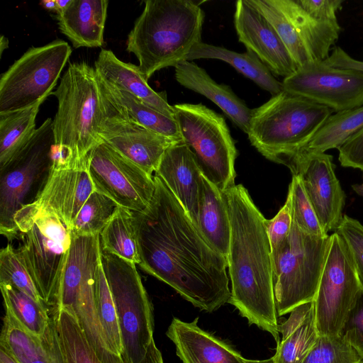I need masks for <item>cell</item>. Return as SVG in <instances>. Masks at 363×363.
Here are the masks:
<instances>
[{"label":"cell","mask_w":363,"mask_h":363,"mask_svg":"<svg viewBox=\"0 0 363 363\" xmlns=\"http://www.w3.org/2000/svg\"><path fill=\"white\" fill-rule=\"evenodd\" d=\"M153 177L149 205L135 212L138 265L194 306L213 312L230 298L227 260L207 242L163 181Z\"/></svg>","instance_id":"obj_1"},{"label":"cell","mask_w":363,"mask_h":363,"mask_svg":"<svg viewBox=\"0 0 363 363\" xmlns=\"http://www.w3.org/2000/svg\"><path fill=\"white\" fill-rule=\"evenodd\" d=\"M223 193L230 217L227 257L230 298L240 314L280 342L274 291L271 246L266 218L242 184Z\"/></svg>","instance_id":"obj_2"},{"label":"cell","mask_w":363,"mask_h":363,"mask_svg":"<svg viewBox=\"0 0 363 363\" xmlns=\"http://www.w3.org/2000/svg\"><path fill=\"white\" fill-rule=\"evenodd\" d=\"M52 119L55 144L50 168H87L93 150L103 143L99 135L103 95L94 67L69 63L57 89Z\"/></svg>","instance_id":"obj_3"},{"label":"cell","mask_w":363,"mask_h":363,"mask_svg":"<svg viewBox=\"0 0 363 363\" xmlns=\"http://www.w3.org/2000/svg\"><path fill=\"white\" fill-rule=\"evenodd\" d=\"M128 34L126 50L133 53L147 80L167 67L186 60L201 43L204 13L191 0H146Z\"/></svg>","instance_id":"obj_4"},{"label":"cell","mask_w":363,"mask_h":363,"mask_svg":"<svg viewBox=\"0 0 363 363\" xmlns=\"http://www.w3.org/2000/svg\"><path fill=\"white\" fill-rule=\"evenodd\" d=\"M333 113L328 107L282 91L252 109L248 138L267 159L285 164L306 147Z\"/></svg>","instance_id":"obj_5"},{"label":"cell","mask_w":363,"mask_h":363,"mask_svg":"<svg viewBox=\"0 0 363 363\" xmlns=\"http://www.w3.org/2000/svg\"><path fill=\"white\" fill-rule=\"evenodd\" d=\"M101 254L99 235H72L52 308H63L74 315L103 363H125L110 349L96 308L95 284Z\"/></svg>","instance_id":"obj_6"},{"label":"cell","mask_w":363,"mask_h":363,"mask_svg":"<svg viewBox=\"0 0 363 363\" xmlns=\"http://www.w3.org/2000/svg\"><path fill=\"white\" fill-rule=\"evenodd\" d=\"M17 249L47 307H55L71 233L55 215L43 211L18 213L15 216Z\"/></svg>","instance_id":"obj_7"},{"label":"cell","mask_w":363,"mask_h":363,"mask_svg":"<svg viewBox=\"0 0 363 363\" xmlns=\"http://www.w3.org/2000/svg\"><path fill=\"white\" fill-rule=\"evenodd\" d=\"M330 243V235L315 237L301 231L293 221L281 248L272 255L278 316L314 301Z\"/></svg>","instance_id":"obj_8"},{"label":"cell","mask_w":363,"mask_h":363,"mask_svg":"<svg viewBox=\"0 0 363 363\" xmlns=\"http://www.w3.org/2000/svg\"><path fill=\"white\" fill-rule=\"evenodd\" d=\"M173 107L182 140L203 177L221 192L234 186L238 152L224 118L201 104Z\"/></svg>","instance_id":"obj_9"},{"label":"cell","mask_w":363,"mask_h":363,"mask_svg":"<svg viewBox=\"0 0 363 363\" xmlns=\"http://www.w3.org/2000/svg\"><path fill=\"white\" fill-rule=\"evenodd\" d=\"M101 259L118 315L123 360L140 363L154 339L151 302L135 264L102 250Z\"/></svg>","instance_id":"obj_10"},{"label":"cell","mask_w":363,"mask_h":363,"mask_svg":"<svg viewBox=\"0 0 363 363\" xmlns=\"http://www.w3.org/2000/svg\"><path fill=\"white\" fill-rule=\"evenodd\" d=\"M71 53V47L62 40L28 49L1 76L0 113L45 100L57 85Z\"/></svg>","instance_id":"obj_11"},{"label":"cell","mask_w":363,"mask_h":363,"mask_svg":"<svg viewBox=\"0 0 363 363\" xmlns=\"http://www.w3.org/2000/svg\"><path fill=\"white\" fill-rule=\"evenodd\" d=\"M55 144L52 119L38 128L23 149L0 170V232L13 240L18 236L16 213L41 176L48 173Z\"/></svg>","instance_id":"obj_12"},{"label":"cell","mask_w":363,"mask_h":363,"mask_svg":"<svg viewBox=\"0 0 363 363\" xmlns=\"http://www.w3.org/2000/svg\"><path fill=\"white\" fill-rule=\"evenodd\" d=\"M362 289L354 264L342 238L334 232L314 298L315 321L320 336L340 335Z\"/></svg>","instance_id":"obj_13"},{"label":"cell","mask_w":363,"mask_h":363,"mask_svg":"<svg viewBox=\"0 0 363 363\" xmlns=\"http://www.w3.org/2000/svg\"><path fill=\"white\" fill-rule=\"evenodd\" d=\"M87 171L95 191L133 212L143 211L155 193L152 175L104 142L89 155Z\"/></svg>","instance_id":"obj_14"},{"label":"cell","mask_w":363,"mask_h":363,"mask_svg":"<svg viewBox=\"0 0 363 363\" xmlns=\"http://www.w3.org/2000/svg\"><path fill=\"white\" fill-rule=\"evenodd\" d=\"M283 90L340 112L363 106V73L308 62L282 81Z\"/></svg>","instance_id":"obj_15"},{"label":"cell","mask_w":363,"mask_h":363,"mask_svg":"<svg viewBox=\"0 0 363 363\" xmlns=\"http://www.w3.org/2000/svg\"><path fill=\"white\" fill-rule=\"evenodd\" d=\"M301 178L305 191L324 231L337 229L342 219L346 196L337 179L333 156L300 151L285 164Z\"/></svg>","instance_id":"obj_16"},{"label":"cell","mask_w":363,"mask_h":363,"mask_svg":"<svg viewBox=\"0 0 363 363\" xmlns=\"http://www.w3.org/2000/svg\"><path fill=\"white\" fill-rule=\"evenodd\" d=\"M101 92V139L123 157L152 175L166 150L177 140L131 121L116 108L102 90Z\"/></svg>","instance_id":"obj_17"},{"label":"cell","mask_w":363,"mask_h":363,"mask_svg":"<svg viewBox=\"0 0 363 363\" xmlns=\"http://www.w3.org/2000/svg\"><path fill=\"white\" fill-rule=\"evenodd\" d=\"M94 191L87 168H50L45 182L33 201L18 213H52L70 231L77 215Z\"/></svg>","instance_id":"obj_18"},{"label":"cell","mask_w":363,"mask_h":363,"mask_svg":"<svg viewBox=\"0 0 363 363\" xmlns=\"http://www.w3.org/2000/svg\"><path fill=\"white\" fill-rule=\"evenodd\" d=\"M234 24L239 41L273 74L286 78L298 69L275 29L248 0L236 1Z\"/></svg>","instance_id":"obj_19"},{"label":"cell","mask_w":363,"mask_h":363,"mask_svg":"<svg viewBox=\"0 0 363 363\" xmlns=\"http://www.w3.org/2000/svg\"><path fill=\"white\" fill-rule=\"evenodd\" d=\"M155 175L163 181L198 227L202 173L183 140L174 143L166 150Z\"/></svg>","instance_id":"obj_20"},{"label":"cell","mask_w":363,"mask_h":363,"mask_svg":"<svg viewBox=\"0 0 363 363\" xmlns=\"http://www.w3.org/2000/svg\"><path fill=\"white\" fill-rule=\"evenodd\" d=\"M198 318L185 322L173 318L166 332L183 363H245L229 345L199 327Z\"/></svg>","instance_id":"obj_21"},{"label":"cell","mask_w":363,"mask_h":363,"mask_svg":"<svg viewBox=\"0 0 363 363\" xmlns=\"http://www.w3.org/2000/svg\"><path fill=\"white\" fill-rule=\"evenodd\" d=\"M0 345L18 363H65L51 315L45 333L36 336L28 332L9 311H5Z\"/></svg>","instance_id":"obj_22"},{"label":"cell","mask_w":363,"mask_h":363,"mask_svg":"<svg viewBox=\"0 0 363 363\" xmlns=\"http://www.w3.org/2000/svg\"><path fill=\"white\" fill-rule=\"evenodd\" d=\"M176 80L183 86L197 92L216 104L244 133H248L252 109L225 84L216 83L196 64L184 60L174 67Z\"/></svg>","instance_id":"obj_23"},{"label":"cell","mask_w":363,"mask_h":363,"mask_svg":"<svg viewBox=\"0 0 363 363\" xmlns=\"http://www.w3.org/2000/svg\"><path fill=\"white\" fill-rule=\"evenodd\" d=\"M97 74L104 80L131 94L141 101L174 119L173 106L165 91L157 92L147 83L138 65L124 62L110 50L102 49L94 62Z\"/></svg>","instance_id":"obj_24"},{"label":"cell","mask_w":363,"mask_h":363,"mask_svg":"<svg viewBox=\"0 0 363 363\" xmlns=\"http://www.w3.org/2000/svg\"><path fill=\"white\" fill-rule=\"evenodd\" d=\"M108 4L107 0H72L65 10L57 13L60 30L74 48L104 45Z\"/></svg>","instance_id":"obj_25"},{"label":"cell","mask_w":363,"mask_h":363,"mask_svg":"<svg viewBox=\"0 0 363 363\" xmlns=\"http://www.w3.org/2000/svg\"><path fill=\"white\" fill-rule=\"evenodd\" d=\"M198 227L207 242L226 260L230 240V222L223 195L202 174L198 211Z\"/></svg>","instance_id":"obj_26"},{"label":"cell","mask_w":363,"mask_h":363,"mask_svg":"<svg viewBox=\"0 0 363 363\" xmlns=\"http://www.w3.org/2000/svg\"><path fill=\"white\" fill-rule=\"evenodd\" d=\"M289 18L313 61H323L337 43L341 28L338 22L318 20L307 13L296 0H277Z\"/></svg>","instance_id":"obj_27"},{"label":"cell","mask_w":363,"mask_h":363,"mask_svg":"<svg viewBox=\"0 0 363 363\" xmlns=\"http://www.w3.org/2000/svg\"><path fill=\"white\" fill-rule=\"evenodd\" d=\"M97 75L103 93L126 118L158 134L174 140H182L175 119L162 113Z\"/></svg>","instance_id":"obj_28"},{"label":"cell","mask_w":363,"mask_h":363,"mask_svg":"<svg viewBox=\"0 0 363 363\" xmlns=\"http://www.w3.org/2000/svg\"><path fill=\"white\" fill-rule=\"evenodd\" d=\"M201 58L216 59L230 64L240 73L272 96L284 91L282 83L276 79L269 68L250 51L239 53L201 42L191 49L186 60L191 61Z\"/></svg>","instance_id":"obj_29"},{"label":"cell","mask_w":363,"mask_h":363,"mask_svg":"<svg viewBox=\"0 0 363 363\" xmlns=\"http://www.w3.org/2000/svg\"><path fill=\"white\" fill-rule=\"evenodd\" d=\"M42 100L34 105L0 113V170L4 169L27 145L35 128Z\"/></svg>","instance_id":"obj_30"},{"label":"cell","mask_w":363,"mask_h":363,"mask_svg":"<svg viewBox=\"0 0 363 363\" xmlns=\"http://www.w3.org/2000/svg\"><path fill=\"white\" fill-rule=\"evenodd\" d=\"M99 236L104 252L140 264L135 212L118 206Z\"/></svg>","instance_id":"obj_31"},{"label":"cell","mask_w":363,"mask_h":363,"mask_svg":"<svg viewBox=\"0 0 363 363\" xmlns=\"http://www.w3.org/2000/svg\"><path fill=\"white\" fill-rule=\"evenodd\" d=\"M65 363H103L73 313L63 308L49 310Z\"/></svg>","instance_id":"obj_32"},{"label":"cell","mask_w":363,"mask_h":363,"mask_svg":"<svg viewBox=\"0 0 363 363\" xmlns=\"http://www.w3.org/2000/svg\"><path fill=\"white\" fill-rule=\"evenodd\" d=\"M363 128V106L332 114L301 151L325 152L338 149ZM300 152V151H299Z\"/></svg>","instance_id":"obj_33"},{"label":"cell","mask_w":363,"mask_h":363,"mask_svg":"<svg viewBox=\"0 0 363 363\" xmlns=\"http://www.w3.org/2000/svg\"><path fill=\"white\" fill-rule=\"evenodd\" d=\"M5 311H9L30 333L42 335L50 320L49 308L11 284L0 282Z\"/></svg>","instance_id":"obj_34"},{"label":"cell","mask_w":363,"mask_h":363,"mask_svg":"<svg viewBox=\"0 0 363 363\" xmlns=\"http://www.w3.org/2000/svg\"><path fill=\"white\" fill-rule=\"evenodd\" d=\"M271 23L289 50L298 68L313 62L292 23L277 0H248Z\"/></svg>","instance_id":"obj_35"},{"label":"cell","mask_w":363,"mask_h":363,"mask_svg":"<svg viewBox=\"0 0 363 363\" xmlns=\"http://www.w3.org/2000/svg\"><path fill=\"white\" fill-rule=\"evenodd\" d=\"M95 305L110 349L116 355L122 358L123 344L118 315L101 259L96 277Z\"/></svg>","instance_id":"obj_36"},{"label":"cell","mask_w":363,"mask_h":363,"mask_svg":"<svg viewBox=\"0 0 363 363\" xmlns=\"http://www.w3.org/2000/svg\"><path fill=\"white\" fill-rule=\"evenodd\" d=\"M119 206L108 196L94 191L77 215L71 235H99Z\"/></svg>","instance_id":"obj_37"},{"label":"cell","mask_w":363,"mask_h":363,"mask_svg":"<svg viewBox=\"0 0 363 363\" xmlns=\"http://www.w3.org/2000/svg\"><path fill=\"white\" fill-rule=\"evenodd\" d=\"M319 337L313 310L301 326L277 344L276 363H301Z\"/></svg>","instance_id":"obj_38"},{"label":"cell","mask_w":363,"mask_h":363,"mask_svg":"<svg viewBox=\"0 0 363 363\" xmlns=\"http://www.w3.org/2000/svg\"><path fill=\"white\" fill-rule=\"evenodd\" d=\"M0 282L11 284L37 303L45 305L18 251L10 244L0 252Z\"/></svg>","instance_id":"obj_39"},{"label":"cell","mask_w":363,"mask_h":363,"mask_svg":"<svg viewBox=\"0 0 363 363\" xmlns=\"http://www.w3.org/2000/svg\"><path fill=\"white\" fill-rule=\"evenodd\" d=\"M288 192L291 195L293 221L303 232L315 237L328 235L320 225L305 191L301 178L292 174Z\"/></svg>","instance_id":"obj_40"},{"label":"cell","mask_w":363,"mask_h":363,"mask_svg":"<svg viewBox=\"0 0 363 363\" xmlns=\"http://www.w3.org/2000/svg\"><path fill=\"white\" fill-rule=\"evenodd\" d=\"M357 352L340 335L320 336L301 363H360Z\"/></svg>","instance_id":"obj_41"},{"label":"cell","mask_w":363,"mask_h":363,"mask_svg":"<svg viewBox=\"0 0 363 363\" xmlns=\"http://www.w3.org/2000/svg\"><path fill=\"white\" fill-rule=\"evenodd\" d=\"M335 232L342 238L348 247L363 289V225L357 220L343 215Z\"/></svg>","instance_id":"obj_42"},{"label":"cell","mask_w":363,"mask_h":363,"mask_svg":"<svg viewBox=\"0 0 363 363\" xmlns=\"http://www.w3.org/2000/svg\"><path fill=\"white\" fill-rule=\"evenodd\" d=\"M293 223L291 199L288 192L284 205L272 219H266L272 255L277 252L288 238Z\"/></svg>","instance_id":"obj_43"},{"label":"cell","mask_w":363,"mask_h":363,"mask_svg":"<svg viewBox=\"0 0 363 363\" xmlns=\"http://www.w3.org/2000/svg\"><path fill=\"white\" fill-rule=\"evenodd\" d=\"M340 335L359 354L363 360V289L347 315Z\"/></svg>","instance_id":"obj_44"},{"label":"cell","mask_w":363,"mask_h":363,"mask_svg":"<svg viewBox=\"0 0 363 363\" xmlns=\"http://www.w3.org/2000/svg\"><path fill=\"white\" fill-rule=\"evenodd\" d=\"M337 150L338 160L342 167L363 171V128L349 138Z\"/></svg>","instance_id":"obj_45"},{"label":"cell","mask_w":363,"mask_h":363,"mask_svg":"<svg viewBox=\"0 0 363 363\" xmlns=\"http://www.w3.org/2000/svg\"><path fill=\"white\" fill-rule=\"evenodd\" d=\"M312 17L326 22H337V13L342 8V0H296Z\"/></svg>","instance_id":"obj_46"},{"label":"cell","mask_w":363,"mask_h":363,"mask_svg":"<svg viewBox=\"0 0 363 363\" xmlns=\"http://www.w3.org/2000/svg\"><path fill=\"white\" fill-rule=\"evenodd\" d=\"M313 310V301L295 307L290 312L289 318L281 324H279L278 329L279 333L282 335L281 340L286 339L301 326Z\"/></svg>","instance_id":"obj_47"},{"label":"cell","mask_w":363,"mask_h":363,"mask_svg":"<svg viewBox=\"0 0 363 363\" xmlns=\"http://www.w3.org/2000/svg\"><path fill=\"white\" fill-rule=\"evenodd\" d=\"M331 50L329 57L324 60L326 64L334 67L353 69L363 73V61L354 59L339 46L333 47Z\"/></svg>","instance_id":"obj_48"},{"label":"cell","mask_w":363,"mask_h":363,"mask_svg":"<svg viewBox=\"0 0 363 363\" xmlns=\"http://www.w3.org/2000/svg\"><path fill=\"white\" fill-rule=\"evenodd\" d=\"M140 363H164L162 353L157 347L154 339L149 345L146 354Z\"/></svg>","instance_id":"obj_49"},{"label":"cell","mask_w":363,"mask_h":363,"mask_svg":"<svg viewBox=\"0 0 363 363\" xmlns=\"http://www.w3.org/2000/svg\"><path fill=\"white\" fill-rule=\"evenodd\" d=\"M0 363H18V362L6 349L0 345Z\"/></svg>","instance_id":"obj_50"},{"label":"cell","mask_w":363,"mask_h":363,"mask_svg":"<svg viewBox=\"0 0 363 363\" xmlns=\"http://www.w3.org/2000/svg\"><path fill=\"white\" fill-rule=\"evenodd\" d=\"M41 4L44 8L47 9L48 10L55 11L56 13L57 11V6L56 0H50V1L44 0L41 2Z\"/></svg>","instance_id":"obj_51"},{"label":"cell","mask_w":363,"mask_h":363,"mask_svg":"<svg viewBox=\"0 0 363 363\" xmlns=\"http://www.w3.org/2000/svg\"><path fill=\"white\" fill-rule=\"evenodd\" d=\"M72 0H56L57 6V13L63 11L65 10L69 5L71 4Z\"/></svg>","instance_id":"obj_52"},{"label":"cell","mask_w":363,"mask_h":363,"mask_svg":"<svg viewBox=\"0 0 363 363\" xmlns=\"http://www.w3.org/2000/svg\"><path fill=\"white\" fill-rule=\"evenodd\" d=\"M9 45V40L8 39L4 36L1 35L0 38V55H2V52L4 50H6L8 48Z\"/></svg>","instance_id":"obj_53"},{"label":"cell","mask_w":363,"mask_h":363,"mask_svg":"<svg viewBox=\"0 0 363 363\" xmlns=\"http://www.w3.org/2000/svg\"><path fill=\"white\" fill-rule=\"evenodd\" d=\"M363 179V176H362ZM352 189L361 197L363 198V179L361 184H354L352 185Z\"/></svg>","instance_id":"obj_54"},{"label":"cell","mask_w":363,"mask_h":363,"mask_svg":"<svg viewBox=\"0 0 363 363\" xmlns=\"http://www.w3.org/2000/svg\"><path fill=\"white\" fill-rule=\"evenodd\" d=\"M245 363H276L274 356L263 360L247 359Z\"/></svg>","instance_id":"obj_55"},{"label":"cell","mask_w":363,"mask_h":363,"mask_svg":"<svg viewBox=\"0 0 363 363\" xmlns=\"http://www.w3.org/2000/svg\"><path fill=\"white\" fill-rule=\"evenodd\" d=\"M360 363H363V360Z\"/></svg>","instance_id":"obj_56"}]
</instances>
